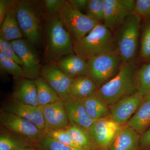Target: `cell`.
Segmentation results:
<instances>
[{"mask_svg":"<svg viewBox=\"0 0 150 150\" xmlns=\"http://www.w3.org/2000/svg\"><path fill=\"white\" fill-rule=\"evenodd\" d=\"M75 7L81 12L86 10L88 0H69Z\"/></svg>","mask_w":150,"mask_h":150,"instance_id":"74e56055","label":"cell"},{"mask_svg":"<svg viewBox=\"0 0 150 150\" xmlns=\"http://www.w3.org/2000/svg\"><path fill=\"white\" fill-rule=\"evenodd\" d=\"M13 99L25 104L39 106L37 99V91L35 80L26 78L19 79L13 93Z\"/></svg>","mask_w":150,"mask_h":150,"instance_id":"d6986e66","label":"cell"},{"mask_svg":"<svg viewBox=\"0 0 150 150\" xmlns=\"http://www.w3.org/2000/svg\"><path fill=\"white\" fill-rule=\"evenodd\" d=\"M3 108L4 111L18 115L30 121L40 131L45 130V121L41 106L25 104L13 99L10 102L5 103Z\"/></svg>","mask_w":150,"mask_h":150,"instance_id":"5bb4252c","label":"cell"},{"mask_svg":"<svg viewBox=\"0 0 150 150\" xmlns=\"http://www.w3.org/2000/svg\"><path fill=\"white\" fill-rule=\"evenodd\" d=\"M17 1H15L1 25L0 38L9 41L23 38L24 36L17 20Z\"/></svg>","mask_w":150,"mask_h":150,"instance_id":"ffe728a7","label":"cell"},{"mask_svg":"<svg viewBox=\"0 0 150 150\" xmlns=\"http://www.w3.org/2000/svg\"><path fill=\"white\" fill-rule=\"evenodd\" d=\"M33 142L38 150H87L65 145L43 134Z\"/></svg>","mask_w":150,"mask_h":150,"instance_id":"484cf974","label":"cell"},{"mask_svg":"<svg viewBox=\"0 0 150 150\" xmlns=\"http://www.w3.org/2000/svg\"><path fill=\"white\" fill-rule=\"evenodd\" d=\"M64 1V0H45L43 1V5L49 16L57 15Z\"/></svg>","mask_w":150,"mask_h":150,"instance_id":"836d02e7","label":"cell"},{"mask_svg":"<svg viewBox=\"0 0 150 150\" xmlns=\"http://www.w3.org/2000/svg\"><path fill=\"white\" fill-rule=\"evenodd\" d=\"M44 121L45 130L65 129L70 122L67 118L64 100L41 106Z\"/></svg>","mask_w":150,"mask_h":150,"instance_id":"9a60e30c","label":"cell"},{"mask_svg":"<svg viewBox=\"0 0 150 150\" xmlns=\"http://www.w3.org/2000/svg\"><path fill=\"white\" fill-rule=\"evenodd\" d=\"M136 61L123 63L118 74L98 89L96 94L107 104L111 105L124 97L137 91Z\"/></svg>","mask_w":150,"mask_h":150,"instance_id":"6da1fadb","label":"cell"},{"mask_svg":"<svg viewBox=\"0 0 150 150\" xmlns=\"http://www.w3.org/2000/svg\"><path fill=\"white\" fill-rule=\"evenodd\" d=\"M81 100L89 116L94 121H97L110 117V108L96 94Z\"/></svg>","mask_w":150,"mask_h":150,"instance_id":"7402d4cb","label":"cell"},{"mask_svg":"<svg viewBox=\"0 0 150 150\" xmlns=\"http://www.w3.org/2000/svg\"><path fill=\"white\" fill-rule=\"evenodd\" d=\"M140 134L126 126L122 127L107 150H137L140 146Z\"/></svg>","mask_w":150,"mask_h":150,"instance_id":"ac0fdd59","label":"cell"},{"mask_svg":"<svg viewBox=\"0 0 150 150\" xmlns=\"http://www.w3.org/2000/svg\"><path fill=\"white\" fill-rule=\"evenodd\" d=\"M150 100L143 101L126 126L142 135L150 127Z\"/></svg>","mask_w":150,"mask_h":150,"instance_id":"603a6c76","label":"cell"},{"mask_svg":"<svg viewBox=\"0 0 150 150\" xmlns=\"http://www.w3.org/2000/svg\"><path fill=\"white\" fill-rule=\"evenodd\" d=\"M55 64L62 72L70 77L75 78L80 76L90 77L87 61L75 54L64 56Z\"/></svg>","mask_w":150,"mask_h":150,"instance_id":"e0dca14e","label":"cell"},{"mask_svg":"<svg viewBox=\"0 0 150 150\" xmlns=\"http://www.w3.org/2000/svg\"><path fill=\"white\" fill-rule=\"evenodd\" d=\"M16 150H35L34 149H32V148H30L29 147H27L21 148V149H18Z\"/></svg>","mask_w":150,"mask_h":150,"instance_id":"ab89813d","label":"cell"},{"mask_svg":"<svg viewBox=\"0 0 150 150\" xmlns=\"http://www.w3.org/2000/svg\"><path fill=\"white\" fill-rule=\"evenodd\" d=\"M11 43L21 61L24 78L35 80L40 76L42 67L34 46L26 38L13 40Z\"/></svg>","mask_w":150,"mask_h":150,"instance_id":"ba28073f","label":"cell"},{"mask_svg":"<svg viewBox=\"0 0 150 150\" xmlns=\"http://www.w3.org/2000/svg\"><path fill=\"white\" fill-rule=\"evenodd\" d=\"M87 15L101 23L104 21V0H88L86 10Z\"/></svg>","mask_w":150,"mask_h":150,"instance_id":"83f0119b","label":"cell"},{"mask_svg":"<svg viewBox=\"0 0 150 150\" xmlns=\"http://www.w3.org/2000/svg\"><path fill=\"white\" fill-rule=\"evenodd\" d=\"M41 74L63 100L69 97L74 78L70 77L62 72L55 63H48L42 66Z\"/></svg>","mask_w":150,"mask_h":150,"instance_id":"4fadbf2b","label":"cell"},{"mask_svg":"<svg viewBox=\"0 0 150 150\" xmlns=\"http://www.w3.org/2000/svg\"><path fill=\"white\" fill-rule=\"evenodd\" d=\"M43 134L60 143L74 147L79 148L74 142L66 129L45 130Z\"/></svg>","mask_w":150,"mask_h":150,"instance_id":"f546056e","label":"cell"},{"mask_svg":"<svg viewBox=\"0 0 150 150\" xmlns=\"http://www.w3.org/2000/svg\"><path fill=\"white\" fill-rule=\"evenodd\" d=\"M65 129L79 147L84 149L95 150V146L87 130L71 123H70Z\"/></svg>","mask_w":150,"mask_h":150,"instance_id":"d4e9b609","label":"cell"},{"mask_svg":"<svg viewBox=\"0 0 150 150\" xmlns=\"http://www.w3.org/2000/svg\"><path fill=\"white\" fill-rule=\"evenodd\" d=\"M35 81L39 106H43L63 100L42 76L38 77Z\"/></svg>","mask_w":150,"mask_h":150,"instance_id":"cb8c5ba5","label":"cell"},{"mask_svg":"<svg viewBox=\"0 0 150 150\" xmlns=\"http://www.w3.org/2000/svg\"><path fill=\"white\" fill-rule=\"evenodd\" d=\"M144 96L137 91L111 105L109 107L110 118L121 125L128 123L143 102Z\"/></svg>","mask_w":150,"mask_h":150,"instance_id":"7c38bea8","label":"cell"},{"mask_svg":"<svg viewBox=\"0 0 150 150\" xmlns=\"http://www.w3.org/2000/svg\"><path fill=\"white\" fill-rule=\"evenodd\" d=\"M15 1L9 0H1L0 1V25L2 24L7 14L11 7L14 2Z\"/></svg>","mask_w":150,"mask_h":150,"instance_id":"d590c367","label":"cell"},{"mask_svg":"<svg viewBox=\"0 0 150 150\" xmlns=\"http://www.w3.org/2000/svg\"><path fill=\"white\" fill-rule=\"evenodd\" d=\"M0 53L6 58L17 63L21 67V61L14 50L11 41L0 38Z\"/></svg>","mask_w":150,"mask_h":150,"instance_id":"d6a6232c","label":"cell"},{"mask_svg":"<svg viewBox=\"0 0 150 150\" xmlns=\"http://www.w3.org/2000/svg\"><path fill=\"white\" fill-rule=\"evenodd\" d=\"M137 91L144 95L150 90V63L145 64L137 70L136 74Z\"/></svg>","mask_w":150,"mask_h":150,"instance_id":"4316f807","label":"cell"},{"mask_svg":"<svg viewBox=\"0 0 150 150\" xmlns=\"http://www.w3.org/2000/svg\"><path fill=\"white\" fill-rule=\"evenodd\" d=\"M135 13L142 18H150V0L136 1Z\"/></svg>","mask_w":150,"mask_h":150,"instance_id":"e575fe53","label":"cell"},{"mask_svg":"<svg viewBox=\"0 0 150 150\" xmlns=\"http://www.w3.org/2000/svg\"><path fill=\"white\" fill-rule=\"evenodd\" d=\"M141 20L142 18L134 12L126 19L115 31V51L123 63L136 61Z\"/></svg>","mask_w":150,"mask_h":150,"instance_id":"277c9868","label":"cell"},{"mask_svg":"<svg viewBox=\"0 0 150 150\" xmlns=\"http://www.w3.org/2000/svg\"><path fill=\"white\" fill-rule=\"evenodd\" d=\"M0 122L1 125L9 131L21 135L33 142L39 139L43 134V131L39 130L30 121L6 111L1 112Z\"/></svg>","mask_w":150,"mask_h":150,"instance_id":"8fae6325","label":"cell"},{"mask_svg":"<svg viewBox=\"0 0 150 150\" xmlns=\"http://www.w3.org/2000/svg\"><path fill=\"white\" fill-rule=\"evenodd\" d=\"M39 7L33 1H17V20L23 36L33 46L39 44L41 39V17Z\"/></svg>","mask_w":150,"mask_h":150,"instance_id":"8992f818","label":"cell"},{"mask_svg":"<svg viewBox=\"0 0 150 150\" xmlns=\"http://www.w3.org/2000/svg\"><path fill=\"white\" fill-rule=\"evenodd\" d=\"M1 67L7 73L18 79L24 78L21 67L17 63L6 58L0 53Z\"/></svg>","mask_w":150,"mask_h":150,"instance_id":"f1b7e54d","label":"cell"},{"mask_svg":"<svg viewBox=\"0 0 150 150\" xmlns=\"http://www.w3.org/2000/svg\"><path fill=\"white\" fill-rule=\"evenodd\" d=\"M86 61L90 77L98 89L118 74L123 64L115 51L93 57Z\"/></svg>","mask_w":150,"mask_h":150,"instance_id":"52a82bcc","label":"cell"},{"mask_svg":"<svg viewBox=\"0 0 150 150\" xmlns=\"http://www.w3.org/2000/svg\"><path fill=\"white\" fill-rule=\"evenodd\" d=\"M140 146L146 149H150V126L141 135Z\"/></svg>","mask_w":150,"mask_h":150,"instance_id":"8d00e7d4","label":"cell"},{"mask_svg":"<svg viewBox=\"0 0 150 150\" xmlns=\"http://www.w3.org/2000/svg\"><path fill=\"white\" fill-rule=\"evenodd\" d=\"M57 16L73 42L87 35L100 23L82 13L69 1H65Z\"/></svg>","mask_w":150,"mask_h":150,"instance_id":"5b68a950","label":"cell"},{"mask_svg":"<svg viewBox=\"0 0 150 150\" xmlns=\"http://www.w3.org/2000/svg\"><path fill=\"white\" fill-rule=\"evenodd\" d=\"M64 102L66 114L70 123L77 125L87 131L95 121L88 114L81 100L68 98L64 100Z\"/></svg>","mask_w":150,"mask_h":150,"instance_id":"2e32d148","label":"cell"},{"mask_svg":"<svg viewBox=\"0 0 150 150\" xmlns=\"http://www.w3.org/2000/svg\"><path fill=\"white\" fill-rule=\"evenodd\" d=\"M46 37L45 56L48 63H56L65 56L74 54L72 39L58 16H49Z\"/></svg>","mask_w":150,"mask_h":150,"instance_id":"3957f363","label":"cell"},{"mask_svg":"<svg viewBox=\"0 0 150 150\" xmlns=\"http://www.w3.org/2000/svg\"><path fill=\"white\" fill-rule=\"evenodd\" d=\"M149 100H150V90L144 95L143 101Z\"/></svg>","mask_w":150,"mask_h":150,"instance_id":"f35d334b","label":"cell"},{"mask_svg":"<svg viewBox=\"0 0 150 150\" xmlns=\"http://www.w3.org/2000/svg\"><path fill=\"white\" fill-rule=\"evenodd\" d=\"M105 16L103 24L111 32H115L126 18L135 12V0H104Z\"/></svg>","mask_w":150,"mask_h":150,"instance_id":"9c48e42d","label":"cell"},{"mask_svg":"<svg viewBox=\"0 0 150 150\" xmlns=\"http://www.w3.org/2000/svg\"><path fill=\"white\" fill-rule=\"evenodd\" d=\"M29 146L26 142L15 139L7 136L1 135L0 137V150H16Z\"/></svg>","mask_w":150,"mask_h":150,"instance_id":"1f68e13d","label":"cell"},{"mask_svg":"<svg viewBox=\"0 0 150 150\" xmlns=\"http://www.w3.org/2000/svg\"><path fill=\"white\" fill-rule=\"evenodd\" d=\"M73 43L74 54L86 61L115 51L114 36L102 23L98 25L87 35Z\"/></svg>","mask_w":150,"mask_h":150,"instance_id":"7a4b0ae2","label":"cell"},{"mask_svg":"<svg viewBox=\"0 0 150 150\" xmlns=\"http://www.w3.org/2000/svg\"><path fill=\"white\" fill-rule=\"evenodd\" d=\"M98 89L90 77L80 76L74 78L68 98L82 100L95 95Z\"/></svg>","mask_w":150,"mask_h":150,"instance_id":"44dd1931","label":"cell"},{"mask_svg":"<svg viewBox=\"0 0 150 150\" xmlns=\"http://www.w3.org/2000/svg\"><path fill=\"white\" fill-rule=\"evenodd\" d=\"M122 128L121 124L108 118L94 121L87 131L95 146L107 150Z\"/></svg>","mask_w":150,"mask_h":150,"instance_id":"30bf717a","label":"cell"},{"mask_svg":"<svg viewBox=\"0 0 150 150\" xmlns=\"http://www.w3.org/2000/svg\"><path fill=\"white\" fill-rule=\"evenodd\" d=\"M140 58L142 61L150 60V22L145 28L142 34Z\"/></svg>","mask_w":150,"mask_h":150,"instance_id":"4dcf8cb0","label":"cell"}]
</instances>
